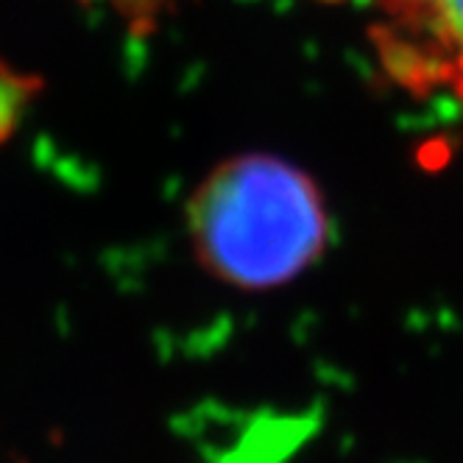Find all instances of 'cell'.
Wrapping results in <instances>:
<instances>
[{
	"mask_svg": "<svg viewBox=\"0 0 463 463\" xmlns=\"http://www.w3.org/2000/svg\"><path fill=\"white\" fill-rule=\"evenodd\" d=\"M187 235L207 274L241 290H271L324 254L329 215L318 184L271 154L229 156L187 202Z\"/></svg>",
	"mask_w": 463,
	"mask_h": 463,
	"instance_id": "1",
	"label": "cell"
},
{
	"mask_svg": "<svg viewBox=\"0 0 463 463\" xmlns=\"http://www.w3.org/2000/svg\"><path fill=\"white\" fill-rule=\"evenodd\" d=\"M374 48L411 95H449L463 107V0H377Z\"/></svg>",
	"mask_w": 463,
	"mask_h": 463,
	"instance_id": "2",
	"label": "cell"
},
{
	"mask_svg": "<svg viewBox=\"0 0 463 463\" xmlns=\"http://www.w3.org/2000/svg\"><path fill=\"white\" fill-rule=\"evenodd\" d=\"M28 95V81L0 64V140H4L20 118Z\"/></svg>",
	"mask_w": 463,
	"mask_h": 463,
	"instance_id": "3",
	"label": "cell"
},
{
	"mask_svg": "<svg viewBox=\"0 0 463 463\" xmlns=\"http://www.w3.org/2000/svg\"><path fill=\"white\" fill-rule=\"evenodd\" d=\"M118 9L137 25H151L165 0H115Z\"/></svg>",
	"mask_w": 463,
	"mask_h": 463,
	"instance_id": "4",
	"label": "cell"
}]
</instances>
